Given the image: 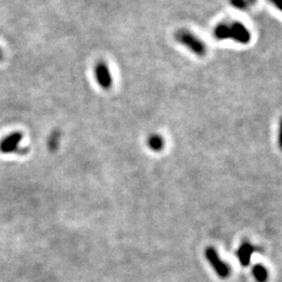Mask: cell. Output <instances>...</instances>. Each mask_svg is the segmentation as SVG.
<instances>
[{
    "label": "cell",
    "instance_id": "13",
    "mask_svg": "<svg viewBox=\"0 0 282 282\" xmlns=\"http://www.w3.org/2000/svg\"><path fill=\"white\" fill-rule=\"evenodd\" d=\"M2 60V51H1V49H0V61H1Z\"/></svg>",
    "mask_w": 282,
    "mask_h": 282
},
{
    "label": "cell",
    "instance_id": "10",
    "mask_svg": "<svg viewBox=\"0 0 282 282\" xmlns=\"http://www.w3.org/2000/svg\"><path fill=\"white\" fill-rule=\"evenodd\" d=\"M278 145L280 149L282 150V118L280 120L279 124V134H278Z\"/></svg>",
    "mask_w": 282,
    "mask_h": 282
},
{
    "label": "cell",
    "instance_id": "12",
    "mask_svg": "<svg viewBox=\"0 0 282 282\" xmlns=\"http://www.w3.org/2000/svg\"><path fill=\"white\" fill-rule=\"evenodd\" d=\"M247 1L249 2V3H255V2L257 1V0H247Z\"/></svg>",
    "mask_w": 282,
    "mask_h": 282
},
{
    "label": "cell",
    "instance_id": "1",
    "mask_svg": "<svg viewBox=\"0 0 282 282\" xmlns=\"http://www.w3.org/2000/svg\"><path fill=\"white\" fill-rule=\"evenodd\" d=\"M214 37L219 40L231 39L235 42L248 44L251 40V33L240 22L220 23L214 29Z\"/></svg>",
    "mask_w": 282,
    "mask_h": 282
},
{
    "label": "cell",
    "instance_id": "8",
    "mask_svg": "<svg viewBox=\"0 0 282 282\" xmlns=\"http://www.w3.org/2000/svg\"><path fill=\"white\" fill-rule=\"evenodd\" d=\"M252 274L257 282H266L268 279V272L263 265H255L252 268Z\"/></svg>",
    "mask_w": 282,
    "mask_h": 282
},
{
    "label": "cell",
    "instance_id": "9",
    "mask_svg": "<svg viewBox=\"0 0 282 282\" xmlns=\"http://www.w3.org/2000/svg\"><path fill=\"white\" fill-rule=\"evenodd\" d=\"M230 3L234 6L235 9L244 11L248 9V3L249 2H248L247 0H230Z\"/></svg>",
    "mask_w": 282,
    "mask_h": 282
},
{
    "label": "cell",
    "instance_id": "5",
    "mask_svg": "<svg viewBox=\"0 0 282 282\" xmlns=\"http://www.w3.org/2000/svg\"><path fill=\"white\" fill-rule=\"evenodd\" d=\"M23 136L21 133L15 132L12 133L10 135L3 138L0 142V151L4 154H10V153H14L18 150V146L20 141L22 140Z\"/></svg>",
    "mask_w": 282,
    "mask_h": 282
},
{
    "label": "cell",
    "instance_id": "11",
    "mask_svg": "<svg viewBox=\"0 0 282 282\" xmlns=\"http://www.w3.org/2000/svg\"><path fill=\"white\" fill-rule=\"evenodd\" d=\"M270 1L271 3H273L275 6H276L280 12H282V0H270Z\"/></svg>",
    "mask_w": 282,
    "mask_h": 282
},
{
    "label": "cell",
    "instance_id": "3",
    "mask_svg": "<svg viewBox=\"0 0 282 282\" xmlns=\"http://www.w3.org/2000/svg\"><path fill=\"white\" fill-rule=\"evenodd\" d=\"M205 256L208 263L212 266L213 271L220 279H227L231 275V267L229 265L219 257L218 251L213 247H208L205 250Z\"/></svg>",
    "mask_w": 282,
    "mask_h": 282
},
{
    "label": "cell",
    "instance_id": "7",
    "mask_svg": "<svg viewBox=\"0 0 282 282\" xmlns=\"http://www.w3.org/2000/svg\"><path fill=\"white\" fill-rule=\"evenodd\" d=\"M147 145L154 152H160L164 149V139L158 134H153L147 139Z\"/></svg>",
    "mask_w": 282,
    "mask_h": 282
},
{
    "label": "cell",
    "instance_id": "4",
    "mask_svg": "<svg viewBox=\"0 0 282 282\" xmlns=\"http://www.w3.org/2000/svg\"><path fill=\"white\" fill-rule=\"evenodd\" d=\"M94 76H95L98 85L103 89L109 90L111 88L113 84V78L109 67L105 62L100 61L95 65V67H94Z\"/></svg>",
    "mask_w": 282,
    "mask_h": 282
},
{
    "label": "cell",
    "instance_id": "2",
    "mask_svg": "<svg viewBox=\"0 0 282 282\" xmlns=\"http://www.w3.org/2000/svg\"><path fill=\"white\" fill-rule=\"evenodd\" d=\"M174 38H176L179 43L186 46L187 48H189L194 55L199 57H204L206 55L207 48L205 43L196 35H193L192 32L186 30H181L176 32Z\"/></svg>",
    "mask_w": 282,
    "mask_h": 282
},
{
    "label": "cell",
    "instance_id": "6",
    "mask_svg": "<svg viewBox=\"0 0 282 282\" xmlns=\"http://www.w3.org/2000/svg\"><path fill=\"white\" fill-rule=\"evenodd\" d=\"M255 251H256V248L250 241H244L236 251V257L238 258L240 265L243 266H249L251 263L252 255Z\"/></svg>",
    "mask_w": 282,
    "mask_h": 282
}]
</instances>
